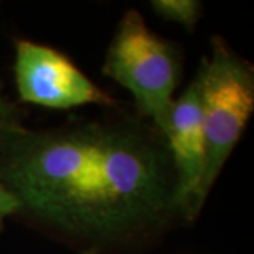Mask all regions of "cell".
Here are the masks:
<instances>
[{
	"mask_svg": "<svg viewBox=\"0 0 254 254\" xmlns=\"http://www.w3.org/2000/svg\"><path fill=\"white\" fill-rule=\"evenodd\" d=\"M14 82L20 102L54 110L86 105L118 109L119 102L100 89L69 57L27 38L14 41Z\"/></svg>",
	"mask_w": 254,
	"mask_h": 254,
	"instance_id": "obj_4",
	"label": "cell"
},
{
	"mask_svg": "<svg viewBox=\"0 0 254 254\" xmlns=\"http://www.w3.org/2000/svg\"><path fill=\"white\" fill-rule=\"evenodd\" d=\"M150 4L158 17L180 24L188 33L195 30L203 10L198 0H153Z\"/></svg>",
	"mask_w": 254,
	"mask_h": 254,
	"instance_id": "obj_6",
	"label": "cell"
},
{
	"mask_svg": "<svg viewBox=\"0 0 254 254\" xmlns=\"http://www.w3.org/2000/svg\"><path fill=\"white\" fill-rule=\"evenodd\" d=\"M165 140L177 177V198L187 223L198 218L195 205L206 164V145L202 126L196 79L174 99Z\"/></svg>",
	"mask_w": 254,
	"mask_h": 254,
	"instance_id": "obj_5",
	"label": "cell"
},
{
	"mask_svg": "<svg viewBox=\"0 0 254 254\" xmlns=\"http://www.w3.org/2000/svg\"><path fill=\"white\" fill-rule=\"evenodd\" d=\"M23 127V112L0 89V141Z\"/></svg>",
	"mask_w": 254,
	"mask_h": 254,
	"instance_id": "obj_7",
	"label": "cell"
},
{
	"mask_svg": "<svg viewBox=\"0 0 254 254\" xmlns=\"http://www.w3.org/2000/svg\"><path fill=\"white\" fill-rule=\"evenodd\" d=\"M81 254H98V252L95 249H86V250H82Z\"/></svg>",
	"mask_w": 254,
	"mask_h": 254,
	"instance_id": "obj_9",
	"label": "cell"
},
{
	"mask_svg": "<svg viewBox=\"0 0 254 254\" xmlns=\"http://www.w3.org/2000/svg\"><path fill=\"white\" fill-rule=\"evenodd\" d=\"M16 218L79 250L136 254L185 223L167 140L138 115L71 116L0 141Z\"/></svg>",
	"mask_w": 254,
	"mask_h": 254,
	"instance_id": "obj_1",
	"label": "cell"
},
{
	"mask_svg": "<svg viewBox=\"0 0 254 254\" xmlns=\"http://www.w3.org/2000/svg\"><path fill=\"white\" fill-rule=\"evenodd\" d=\"M195 79L199 91L206 164L195 210L199 216L219 174L240 141L254 110V68L220 37L203 57Z\"/></svg>",
	"mask_w": 254,
	"mask_h": 254,
	"instance_id": "obj_2",
	"label": "cell"
},
{
	"mask_svg": "<svg viewBox=\"0 0 254 254\" xmlns=\"http://www.w3.org/2000/svg\"><path fill=\"white\" fill-rule=\"evenodd\" d=\"M18 210V200L0 178V232L4 229V223L7 219L17 216Z\"/></svg>",
	"mask_w": 254,
	"mask_h": 254,
	"instance_id": "obj_8",
	"label": "cell"
},
{
	"mask_svg": "<svg viewBox=\"0 0 254 254\" xmlns=\"http://www.w3.org/2000/svg\"><path fill=\"white\" fill-rule=\"evenodd\" d=\"M102 72L131 93L136 115L151 122L164 136L181 79L180 48L154 34L143 14L130 9L119 21Z\"/></svg>",
	"mask_w": 254,
	"mask_h": 254,
	"instance_id": "obj_3",
	"label": "cell"
}]
</instances>
